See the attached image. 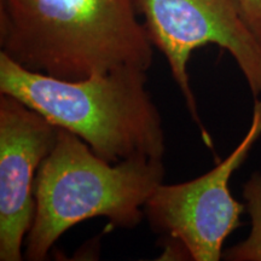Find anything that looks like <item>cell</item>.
<instances>
[{"mask_svg":"<svg viewBox=\"0 0 261 261\" xmlns=\"http://www.w3.org/2000/svg\"><path fill=\"white\" fill-rule=\"evenodd\" d=\"M135 0H0L2 52L24 69L76 81L150 69L154 45Z\"/></svg>","mask_w":261,"mask_h":261,"instance_id":"cell-1","label":"cell"},{"mask_svg":"<svg viewBox=\"0 0 261 261\" xmlns=\"http://www.w3.org/2000/svg\"><path fill=\"white\" fill-rule=\"evenodd\" d=\"M146 73L125 67L83 80H61L24 69L0 51V93L76 135L110 163L165 154L162 117L146 90Z\"/></svg>","mask_w":261,"mask_h":261,"instance_id":"cell-2","label":"cell"},{"mask_svg":"<svg viewBox=\"0 0 261 261\" xmlns=\"http://www.w3.org/2000/svg\"><path fill=\"white\" fill-rule=\"evenodd\" d=\"M163 178L162 159L110 163L76 135L58 128L56 144L35 179V215L25 237L24 259L46 260L62 234L94 218H107L116 228L137 227Z\"/></svg>","mask_w":261,"mask_h":261,"instance_id":"cell-3","label":"cell"},{"mask_svg":"<svg viewBox=\"0 0 261 261\" xmlns=\"http://www.w3.org/2000/svg\"><path fill=\"white\" fill-rule=\"evenodd\" d=\"M154 47L162 52L204 144L213 140L201 121L188 65L197 48L217 45L232 56L254 97H261V44L236 0H135Z\"/></svg>","mask_w":261,"mask_h":261,"instance_id":"cell-4","label":"cell"},{"mask_svg":"<svg viewBox=\"0 0 261 261\" xmlns=\"http://www.w3.org/2000/svg\"><path fill=\"white\" fill-rule=\"evenodd\" d=\"M260 137L261 97H256L249 128L226 159L192 180L161 184L150 196L144 213L151 230L179 241L191 260L223 259L225 241L242 225L241 217L246 210L234 200L228 184Z\"/></svg>","mask_w":261,"mask_h":261,"instance_id":"cell-5","label":"cell"},{"mask_svg":"<svg viewBox=\"0 0 261 261\" xmlns=\"http://www.w3.org/2000/svg\"><path fill=\"white\" fill-rule=\"evenodd\" d=\"M58 127L9 94L0 93V260L24 259L35 215L39 168L56 144Z\"/></svg>","mask_w":261,"mask_h":261,"instance_id":"cell-6","label":"cell"},{"mask_svg":"<svg viewBox=\"0 0 261 261\" xmlns=\"http://www.w3.org/2000/svg\"><path fill=\"white\" fill-rule=\"evenodd\" d=\"M244 207L250 217L252 228L246 240L224 250L227 261H261V172L253 173L243 187Z\"/></svg>","mask_w":261,"mask_h":261,"instance_id":"cell-7","label":"cell"},{"mask_svg":"<svg viewBox=\"0 0 261 261\" xmlns=\"http://www.w3.org/2000/svg\"><path fill=\"white\" fill-rule=\"evenodd\" d=\"M241 15L261 44V0H236Z\"/></svg>","mask_w":261,"mask_h":261,"instance_id":"cell-8","label":"cell"}]
</instances>
